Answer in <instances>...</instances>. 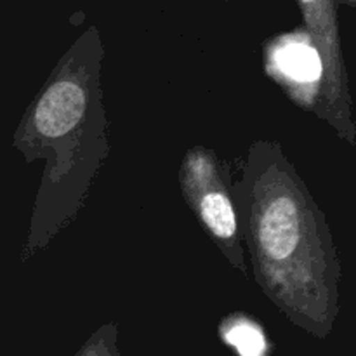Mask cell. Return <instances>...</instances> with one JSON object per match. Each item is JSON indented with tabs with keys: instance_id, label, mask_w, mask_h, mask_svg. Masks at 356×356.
Returning a JSON list of instances; mask_svg holds the SVG:
<instances>
[{
	"instance_id": "cell-1",
	"label": "cell",
	"mask_w": 356,
	"mask_h": 356,
	"mask_svg": "<svg viewBox=\"0 0 356 356\" xmlns=\"http://www.w3.org/2000/svg\"><path fill=\"white\" fill-rule=\"evenodd\" d=\"M232 191L259 289L289 322L327 339L343 270L329 221L280 143L254 141Z\"/></svg>"
},
{
	"instance_id": "cell-2",
	"label": "cell",
	"mask_w": 356,
	"mask_h": 356,
	"mask_svg": "<svg viewBox=\"0 0 356 356\" xmlns=\"http://www.w3.org/2000/svg\"><path fill=\"white\" fill-rule=\"evenodd\" d=\"M103 58L101 33L92 24L59 58L13 136V146L24 162L45 160L23 261L47 249L59 232L72 225L108 159Z\"/></svg>"
},
{
	"instance_id": "cell-3",
	"label": "cell",
	"mask_w": 356,
	"mask_h": 356,
	"mask_svg": "<svg viewBox=\"0 0 356 356\" xmlns=\"http://www.w3.org/2000/svg\"><path fill=\"white\" fill-rule=\"evenodd\" d=\"M179 186L188 207L222 256L247 277V261L233 202L232 181L214 149L193 146L179 165Z\"/></svg>"
},
{
	"instance_id": "cell-4",
	"label": "cell",
	"mask_w": 356,
	"mask_h": 356,
	"mask_svg": "<svg viewBox=\"0 0 356 356\" xmlns=\"http://www.w3.org/2000/svg\"><path fill=\"white\" fill-rule=\"evenodd\" d=\"M306 31L318 49L323 66L322 111L320 117L341 139L356 145V122L350 92L337 3L334 0H298Z\"/></svg>"
},
{
	"instance_id": "cell-5",
	"label": "cell",
	"mask_w": 356,
	"mask_h": 356,
	"mask_svg": "<svg viewBox=\"0 0 356 356\" xmlns=\"http://www.w3.org/2000/svg\"><path fill=\"white\" fill-rule=\"evenodd\" d=\"M264 68L266 73L284 89L299 108L322 111L323 66L318 49L305 26L270 38L264 44Z\"/></svg>"
},
{
	"instance_id": "cell-6",
	"label": "cell",
	"mask_w": 356,
	"mask_h": 356,
	"mask_svg": "<svg viewBox=\"0 0 356 356\" xmlns=\"http://www.w3.org/2000/svg\"><path fill=\"white\" fill-rule=\"evenodd\" d=\"M221 336L240 356L266 355L268 344L263 329L250 316H228L221 327Z\"/></svg>"
},
{
	"instance_id": "cell-7",
	"label": "cell",
	"mask_w": 356,
	"mask_h": 356,
	"mask_svg": "<svg viewBox=\"0 0 356 356\" xmlns=\"http://www.w3.org/2000/svg\"><path fill=\"white\" fill-rule=\"evenodd\" d=\"M75 356H122L118 350V327L117 323H104L96 332L90 334L83 346Z\"/></svg>"
},
{
	"instance_id": "cell-8",
	"label": "cell",
	"mask_w": 356,
	"mask_h": 356,
	"mask_svg": "<svg viewBox=\"0 0 356 356\" xmlns=\"http://www.w3.org/2000/svg\"><path fill=\"white\" fill-rule=\"evenodd\" d=\"M336 3H343V6H348V7H353L356 9V0H334Z\"/></svg>"
}]
</instances>
